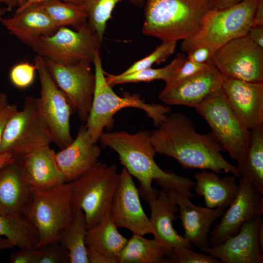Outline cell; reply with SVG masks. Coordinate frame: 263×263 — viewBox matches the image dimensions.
<instances>
[{"label": "cell", "mask_w": 263, "mask_h": 263, "mask_svg": "<svg viewBox=\"0 0 263 263\" xmlns=\"http://www.w3.org/2000/svg\"><path fill=\"white\" fill-rule=\"evenodd\" d=\"M157 128L150 133L156 153L174 159L185 169H208L218 174L224 171L240 177L236 166L222 155L224 150L211 132H198L192 120L185 114L168 115Z\"/></svg>", "instance_id": "obj_1"}, {"label": "cell", "mask_w": 263, "mask_h": 263, "mask_svg": "<svg viewBox=\"0 0 263 263\" xmlns=\"http://www.w3.org/2000/svg\"><path fill=\"white\" fill-rule=\"evenodd\" d=\"M151 132L140 131L134 133L126 131L104 132L99 141L118 154L121 164L140 183V195L148 203L156 197L157 190L153 181L167 192L173 191L191 198L190 190L195 183L188 178L171 171H164L154 160L156 153L150 139Z\"/></svg>", "instance_id": "obj_2"}, {"label": "cell", "mask_w": 263, "mask_h": 263, "mask_svg": "<svg viewBox=\"0 0 263 263\" xmlns=\"http://www.w3.org/2000/svg\"><path fill=\"white\" fill-rule=\"evenodd\" d=\"M143 33L162 41L184 40L200 30L207 0H145Z\"/></svg>", "instance_id": "obj_3"}, {"label": "cell", "mask_w": 263, "mask_h": 263, "mask_svg": "<svg viewBox=\"0 0 263 263\" xmlns=\"http://www.w3.org/2000/svg\"><path fill=\"white\" fill-rule=\"evenodd\" d=\"M93 63L94 67L95 87L85 125L93 142L97 143L105 129L112 128L114 115L122 109L135 108L144 111L156 127L168 115L170 111L169 107L147 103L138 94L125 93L121 96L116 94L106 80L99 50L96 52Z\"/></svg>", "instance_id": "obj_4"}, {"label": "cell", "mask_w": 263, "mask_h": 263, "mask_svg": "<svg viewBox=\"0 0 263 263\" xmlns=\"http://www.w3.org/2000/svg\"><path fill=\"white\" fill-rule=\"evenodd\" d=\"M73 187L71 182L46 190L32 189L24 215L37 231L36 247L58 242L61 232L70 226Z\"/></svg>", "instance_id": "obj_5"}, {"label": "cell", "mask_w": 263, "mask_h": 263, "mask_svg": "<svg viewBox=\"0 0 263 263\" xmlns=\"http://www.w3.org/2000/svg\"><path fill=\"white\" fill-rule=\"evenodd\" d=\"M258 0H244L222 9H210L202 26L192 38L182 40L187 54L194 48L207 46L213 51L234 39L246 36L252 26Z\"/></svg>", "instance_id": "obj_6"}, {"label": "cell", "mask_w": 263, "mask_h": 263, "mask_svg": "<svg viewBox=\"0 0 263 263\" xmlns=\"http://www.w3.org/2000/svg\"><path fill=\"white\" fill-rule=\"evenodd\" d=\"M119 181L115 165L98 161L73 181L72 208L83 211L88 229L110 213Z\"/></svg>", "instance_id": "obj_7"}, {"label": "cell", "mask_w": 263, "mask_h": 263, "mask_svg": "<svg viewBox=\"0 0 263 263\" xmlns=\"http://www.w3.org/2000/svg\"><path fill=\"white\" fill-rule=\"evenodd\" d=\"M101 42L87 21L73 30L60 27L52 34L40 36L26 45L43 58L70 66L83 61L93 62Z\"/></svg>", "instance_id": "obj_8"}, {"label": "cell", "mask_w": 263, "mask_h": 263, "mask_svg": "<svg viewBox=\"0 0 263 263\" xmlns=\"http://www.w3.org/2000/svg\"><path fill=\"white\" fill-rule=\"evenodd\" d=\"M206 121L211 133L233 160H241L249 146L250 131L244 127L228 105L221 88L195 108Z\"/></svg>", "instance_id": "obj_9"}, {"label": "cell", "mask_w": 263, "mask_h": 263, "mask_svg": "<svg viewBox=\"0 0 263 263\" xmlns=\"http://www.w3.org/2000/svg\"><path fill=\"white\" fill-rule=\"evenodd\" d=\"M34 61L40 85V96L36 98L37 106L53 143L62 150L74 140L71 133L70 118L75 110L52 79L44 58L37 55Z\"/></svg>", "instance_id": "obj_10"}, {"label": "cell", "mask_w": 263, "mask_h": 263, "mask_svg": "<svg viewBox=\"0 0 263 263\" xmlns=\"http://www.w3.org/2000/svg\"><path fill=\"white\" fill-rule=\"evenodd\" d=\"M53 142L51 135L38 110L36 98L26 97L22 109L7 122L3 133L0 154L19 156Z\"/></svg>", "instance_id": "obj_11"}, {"label": "cell", "mask_w": 263, "mask_h": 263, "mask_svg": "<svg viewBox=\"0 0 263 263\" xmlns=\"http://www.w3.org/2000/svg\"><path fill=\"white\" fill-rule=\"evenodd\" d=\"M210 63L225 77L263 82V48L246 36L215 51Z\"/></svg>", "instance_id": "obj_12"}, {"label": "cell", "mask_w": 263, "mask_h": 263, "mask_svg": "<svg viewBox=\"0 0 263 263\" xmlns=\"http://www.w3.org/2000/svg\"><path fill=\"white\" fill-rule=\"evenodd\" d=\"M43 58L57 86L72 104L80 120L86 122L92 106L95 82V74L91 69V63L83 61L65 66Z\"/></svg>", "instance_id": "obj_13"}, {"label": "cell", "mask_w": 263, "mask_h": 263, "mask_svg": "<svg viewBox=\"0 0 263 263\" xmlns=\"http://www.w3.org/2000/svg\"><path fill=\"white\" fill-rule=\"evenodd\" d=\"M239 186L235 198L209 232L210 247L221 244L237 234L245 223L263 213V195L242 177L239 178Z\"/></svg>", "instance_id": "obj_14"}, {"label": "cell", "mask_w": 263, "mask_h": 263, "mask_svg": "<svg viewBox=\"0 0 263 263\" xmlns=\"http://www.w3.org/2000/svg\"><path fill=\"white\" fill-rule=\"evenodd\" d=\"M132 176L125 168L122 169L110 216L118 227L128 229L132 234L143 236L152 234L150 218L142 207L139 190Z\"/></svg>", "instance_id": "obj_15"}, {"label": "cell", "mask_w": 263, "mask_h": 263, "mask_svg": "<svg viewBox=\"0 0 263 263\" xmlns=\"http://www.w3.org/2000/svg\"><path fill=\"white\" fill-rule=\"evenodd\" d=\"M221 89L228 105L244 127L250 131L263 126V82L224 76Z\"/></svg>", "instance_id": "obj_16"}, {"label": "cell", "mask_w": 263, "mask_h": 263, "mask_svg": "<svg viewBox=\"0 0 263 263\" xmlns=\"http://www.w3.org/2000/svg\"><path fill=\"white\" fill-rule=\"evenodd\" d=\"M262 215L245 223L239 232L221 244L202 251L224 263H263V250L259 237Z\"/></svg>", "instance_id": "obj_17"}, {"label": "cell", "mask_w": 263, "mask_h": 263, "mask_svg": "<svg viewBox=\"0 0 263 263\" xmlns=\"http://www.w3.org/2000/svg\"><path fill=\"white\" fill-rule=\"evenodd\" d=\"M179 208L184 237L193 246L203 251L210 247L208 235L212 224L221 217L225 209L210 208L194 205L190 198L175 191L167 192Z\"/></svg>", "instance_id": "obj_18"}, {"label": "cell", "mask_w": 263, "mask_h": 263, "mask_svg": "<svg viewBox=\"0 0 263 263\" xmlns=\"http://www.w3.org/2000/svg\"><path fill=\"white\" fill-rule=\"evenodd\" d=\"M224 76L212 64L198 74L161 91L158 98L167 105L195 108L209 94L221 88Z\"/></svg>", "instance_id": "obj_19"}, {"label": "cell", "mask_w": 263, "mask_h": 263, "mask_svg": "<svg viewBox=\"0 0 263 263\" xmlns=\"http://www.w3.org/2000/svg\"><path fill=\"white\" fill-rule=\"evenodd\" d=\"M100 147L94 143L85 126H81L75 139L56 153L57 166L65 182H73L98 162Z\"/></svg>", "instance_id": "obj_20"}, {"label": "cell", "mask_w": 263, "mask_h": 263, "mask_svg": "<svg viewBox=\"0 0 263 263\" xmlns=\"http://www.w3.org/2000/svg\"><path fill=\"white\" fill-rule=\"evenodd\" d=\"M56 153L47 145L16 157L32 189L46 190L65 182L57 166Z\"/></svg>", "instance_id": "obj_21"}, {"label": "cell", "mask_w": 263, "mask_h": 263, "mask_svg": "<svg viewBox=\"0 0 263 263\" xmlns=\"http://www.w3.org/2000/svg\"><path fill=\"white\" fill-rule=\"evenodd\" d=\"M32 193L16 157L0 169V214H24Z\"/></svg>", "instance_id": "obj_22"}, {"label": "cell", "mask_w": 263, "mask_h": 263, "mask_svg": "<svg viewBox=\"0 0 263 263\" xmlns=\"http://www.w3.org/2000/svg\"><path fill=\"white\" fill-rule=\"evenodd\" d=\"M148 203L153 239L169 249L185 247L192 249V244L179 235L173 227L172 223L176 220L175 214L178 208L167 192L162 190L156 197L151 199Z\"/></svg>", "instance_id": "obj_23"}, {"label": "cell", "mask_w": 263, "mask_h": 263, "mask_svg": "<svg viewBox=\"0 0 263 263\" xmlns=\"http://www.w3.org/2000/svg\"><path fill=\"white\" fill-rule=\"evenodd\" d=\"M0 23L25 44L40 36L51 35L59 28L38 3L16 12L12 17L3 18Z\"/></svg>", "instance_id": "obj_24"}, {"label": "cell", "mask_w": 263, "mask_h": 263, "mask_svg": "<svg viewBox=\"0 0 263 263\" xmlns=\"http://www.w3.org/2000/svg\"><path fill=\"white\" fill-rule=\"evenodd\" d=\"M196 182L194 187L197 195L203 197L207 207L210 208H227L235 198L239 183L234 175L221 178L214 171L203 170L193 175Z\"/></svg>", "instance_id": "obj_25"}, {"label": "cell", "mask_w": 263, "mask_h": 263, "mask_svg": "<svg viewBox=\"0 0 263 263\" xmlns=\"http://www.w3.org/2000/svg\"><path fill=\"white\" fill-rule=\"evenodd\" d=\"M117 228L110 213L107 214L97 224L88 229L85 239L87 247L117 263L118 256L128 241L119 232Z\"/></svg>", "instance_id": "obj_26"}, {"label": "cell", "mask_w": 263, "mask_h": 263, "mask_svg": "<svg viewBox=\"0 0 263 263\" xmlns=\"http://www.w3.org/2000/svg\"><path fill=\"white\" fill-rule=\"evenodd\" d=\"M170 249L154 239L133 234L120 252L117 263H167Z\"/></svg>", "instance_id": "obj_27"}, {"label": "cell", "mask_w": 263, "mask_h": 263, "mask_svg": "<svg viewBox=\"0 0 263 263\" xmlns=\"http://www.w3.org/2000/svg\"><path fill=\"white\" fill-rule=\"evenodd\" d=\"M240 177L249 182L263 195V126L250 130L247 150L236 166Z\"/></svg>", "instance_id": "obj_28"}, {"label": "cell", "mask_w": 263, "mask_h": 263, "mask_svg": "<svg viewBox=\"0 0 263 263\" xmlns=\"http://www.w3.org/2000/svg\"><path fill=\"white\" fill-rule=\"evenodd\" d=\"M87 230L83 211L80 209L74 210L70 226L61 232L58 240L69 251L70 263H89L85 242Z\"/></svg>", "instance_id": "obj_29"}, {"label": "cell", "mask_w": 263, "mask_h": 263, "mask_svg": "<svg viewBox=\"0 0 263 263\" xmlns=\"http://www.w3.org/2000/svg\"><path fill=\"white\" fill-rule=\"evenodd\" d=\"M0 236L19 248L36 246L38 234L24 214H0Z\"/></svg>", "instance_id": "obj_30"}, {"label": "cell", "mask_w": 263, "mask_h": 263, "mask_svg": "<svg viewBox=\"0 0 263 263\" xmlns=\"http://www.w3.org/2000/svg\"><path fill=\"white\" fill-rule=\"evenodd\" d=\"M186 58L183 53H178L168 65L154 69L151 67L127 75H112L104 72L108 83L112 87L123 83L150 82L162 80L166 83L174 75Z\"/></svg>", "instance_id": "obj_31"}, {"label": "cell", "mask_w": 263, "mask_h": 263, "mask_svg": "<svg viewBox=\"0 0 263 263\" xmlns=\"http://www.w3.org/2000/svg\"><path fill=\"white\" fill-rule=\"evenodd\" d=\"M38 3L58 27L72 26L75 29L87 21L84 5L61 0H45Z\"/></svg>", "instance_id": "obj_32"}, {"label": "cell", "mask_w": 263, "mask_h": 263, "mask_svg": "<svg viewBox=\"0 0 263 263\" xmlns=\"http://www.w3.org/2000/svg\"><path fill=\"white\" fill-rule=\"evenodd\" d=\"M122 0H84L88 15V24L102 41L107 21L116 5ZM138 7L144 5L145 0H129Z\"/></svg>", "instance_id": "obj_33"}, {"label": "cell", "mask_w": 263, "mask_h": 263, "mask_svg": "<svg viewBox=\"0 0 263 263\" xmlns=\"http://www.w3.org/2000/svg\"><path fill=\"white\" fill-rule=\"evenodd\" d=\"M177 41H162V42L149 55L135 62L122 75H127L151 67L154 64L157 65L165 61L176 50Z\"/></svg>", "instance_id": "obj_34"}, {"label": "cell", "mask_w": 263, "mask_h": 263, "mask_svg": "<svg viewBox=\"0 0 263 263\" xmlns=\"http://www.w3.org/2000/svg\"><path fill=\"white\" fill-rule=\"evenodd\" d=\"M37 68L35 64L27 61L14 65L9 72V79L16 88L23 89L30 86L34 82Z\"/></svg>", "instance_id": "obj_35"}, {"label": "cell", "mask_w": 263, "mask_h": 263, "mask_svg": "<svg viewBox=\"0 0 263 263\" xmlns=\"http://www.w3.org/2000/svg\"><path fill=\"white\" fill-rule=\"evenodd\" d=\"M192 250L185 247L171 248L167 259V263H221L218 259L211 255L199 254Z\"/></svg>", "instance_id": "obj_36"}, {"label": "cell", "mask_w": 263, "mask_h": 263, "mask_svg": "<svg viewBox=\"0 0 263 263\" xmlns=\"http://www.w3.org/2000/svg\"><path fill=\"white\" fill-rule=\"evenodd\" d=\"M38 263H70L68 250L58 242L52 243L40 247Z\"/></svg>", "instance_id": "obj_37"}, {"label": "cell", "mask_w": 263, "mask_h": 263, "mask_svg": "<svg viewBox=\"0 0 263 263\" xmlns=\"http://www.w3.org/2000/svg\"><path fill=\"white\" fill-rule=\"evenodd\" d=\"M211 63L200 64L185 60L172 77L166 83L162 91H166L181 81L187 79L207 68Z\"/></svg>", "instance_id": "obj_38"}, {"label": "cell", "mask_w": 263, "mask_h": 263, "mask_svg": "<svg viewBox=\"0 0 263 263\" xmlns=\"http://www.w3.org/2000/svg\"><path fill=\"white\" fill-rule=\"evenodd\" d=\"M38 259L39 250L35 246L20 248L9 257L11 263H38Z\"/></svg>", "instance_id": "obj_39"}, {"label": "cell", "mask_w": 263, "mask_h": 263, "mask_svg": "<svg viewBox=\"0 0 263 263\" xmlns=\"http://www.w3.org/2000/svg\"><path fill=\"white\" fill-rule=\"evenodd\" d=\"M214 52L207 46H199L188 52L186 58L197 63H210Z\"/></svg>", "instance_id": "obj_40"}, {"label": "cell", "mask_w": 263, "mask_h": 263, "mask_svg": "<svg viewBox=\"0 0 263 263\" xmlns=\"http://www.w3.org/2000/svg\"><path fill=\"white\" fill-rule=\"evenodd\" d=\"M19 109L16 105L8 104L0 112V152L2 137L5 126L9 119Z\"/></svg>", "instance_id": "obj_41"}, {"label": "cell", "mask_w": 263, "mask_h": 263, "mask_svg": "<svg viewBox=\"0 0 263 263\" xmlns=\"http://www.w3.org/2000/svg\"><path fill=\"white\" fill-rule=\"evenodd\" d=\"M87 257L89 263H115L111 258L88 247Z\"/></svg>", "instance_id": "obj_42"}, {"label": "cell", "mask_w": 263, "mask_h": 263, "mask_svg": "<svg viewBox=\"0 0 263 263\" xmlns=\"http://www.w3.org/2000/svg\"><path fill=\"white\" fill-rule=\"evenodd\" d=\"M246 36L258 46L263 48V27H252Z\"/></svg>", "instance_id": "obj_43"}, {"label": "cell", "mask_w": 263, "mask_h": 263, "mask_svg": "<svg viewBox=\"0 0 263 263\" xmlns=\"http://www.w3.org/2000/svg\"><path fill=\"white\" fill-rule=\"evenodd\" d=\"M252 27H263V0H258L253 15Z\"/></svg>", "instance_id": "obj_44"}, {"label": "cell", "mask_w": 263, "mask_h": 263, "mask_svg": "<svg viewBox=\"0 0 263 263\" xmlns=\"http://www.w3.org/2000/svg\"><path fill=\"white\" fill-rule=\"evenodd\" d=\"M244 0H214L210 3L211 9H222L237 4Z\"/></svg>", "instance_id": "obj_45"}, {"label": "cell", "mask_w": 263, "mask_h": 263, "mask_svg": "<svg viewBox=\"0 0 263 263\" xmlns=\"http://www.w3.org/2000/svg\"><path fill=\"white\" fill-rule=\"evenodd\" d=\"M44 0H26L25 3L22 6L17 9L16 12H19L32 4L38 3L39 2H41ZM61 0L84 5V0Z\"/></svg>", "instance_id": "obj_46"}, {"label": "cell", "mask_w": 263, "mask_h": 263, "mask_svg": "<svg viewBox=\"0 0 263 263\" xmlns=\"http://www.w3.org/2000/svg\"><path fill=\"white\" fill-rule=\"evenodd\" d=\"M26 0H0V5L4 3L7 6V9L11 10L12 8H17L22 6L26 2Z\"/></svg>", "instance_id": "obj_47"}, {"label": "cell", "mask_w": 263, "mask_h": 263, "mask_svg": "<svg viewBox=\"0 0 263 263\" xmlns=\"http://www.w3.org/2000/svg\"><path fill=\"white\" fill-rule=\"evenodd\" d=\"M15 157L10 153L0 154V169L14 161Z\"/></svg>", "instance_id": "obj_48"}, {"label": "cell", "mask_w": 263, "mask_h": 263, "mask_svg": "<svg viewBox=\"0 0 263 263\" xmlns=\"http://www.w3.org/2000/svg\"><path fill=\"white\" fill-rule=\"evenodd\" d=\"M15 246L14 244L5 237L0 236V250L12 248Z\"/></svg>", "instance_id": "obj_49"}, {"label": "cell", "mask_w": 263, "mask_h": 263, "mask_svg": "<svg viewBox=\"0 0 263 263\" xmlns=\"http://www.w3.org/2000/svg\"><path fill=\"white\" fill-rule=\"evenodd\" d=\"M8 104L7 95L4 93H0V112Z\"/></svg>", "instance_id": "obj_50"}, {"label": "cell", "mask_w": 263, "mask_h": 263, "mask_svg": "<svg viewBox=\"0 0 263 263\" xmlns=\"http://www.w3.org/2000/svg\"><path fill=\"white\" fill-rule=\"evenodd\" d=\"M259 237L261 248L263 250V222L261 219L259 225Z\"/></svg>", "instance_id": "obj_51"}, {"label": "cell", "mask_w": 263, "mask_h": 263, "mask_svg": "<svg viewBox=\"0 0 263 263\" xmlns=\"http://www.w3.org/2000/svg\"><path fill=\"white\" fill-rule=\"evenodd\" d=\"M9 11L7 8H0V22L3 19V16L7 11Z\"/></svg>", "instance_id": "obj_52"}, {"label": "cell", "mask_w": 263, "mask_h": 263, "mask_svg": "<svg viewBox=\"0 0 263 263\" xmlns=\"http://www.w3.org/2000/svg\"><path fill=\"white\" fill-rule=\"evenodd\" d=\"M208 2L210 3L212 1H213L214 0H207Z\"/></svg>", "instance_id": "obj_53"}]
</instances>
